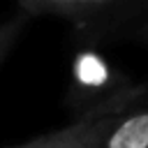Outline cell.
Segmentation results:
<instances>
[{
  "label": "cell",
  "instance_id": "cell-1",
  "mask_svg": "<svg viewBox=\"0 0 148 148\" xmlns=\"http://www.w3.org/2000/svg\"><path fill=\"white\" fill-rule=\"evenodd\" d=\"M143 92V88H130L118 90L116 95L97 102L88 111H83L74 123L65 125L58 132L37 136L28 143L14 146V148H92L97 139L132 106V102Z\"/></svg>",
  "mask_w": 148,
  "mask_h": 148
},
{
  "label": "cell",
  "instance_id": "cell-2",
  "mask_svg": "<svg viewBox=\"0 0 148 148\" xmlns=\"http://www.w3.org/2000/svg\"><path fill=\"white\" fill-rule=\"evenodd\" d=\"M92 148H148V109L125 111Z\"/></svg>",
  "mask_w": 148,
  "mask_h": 148
},
{
  "label": "cell",
  "instance_id": "cell-3",
  "mask_svg": "<svg viewBox=\"0 0 148 148\" xmlns=\"http://www.w3.org/2000/svg\"><path fill=\"white\" fill-rule=\"evenodd\" d=\"M116 5H120V0H21V7L30 14L51 12L79 23H83L90 16H99Z\"/></svg>",
  "mask_w": 148,
  "mask_h": 148
},
{
  "label": "cell",
  "instance_id": "cell-4",
  "mask_svg": "<svg viewBox=\"0 0 148 148\" xmlns=\"http://www.w3.org/2000/svg\"><path fill=\"white\" fill-rule=\"evenodd\" d=\"M28 16H30V12L23 9L21 14H16V16H12V18H7V21L0 23V65L7 58L9 49L14 46V42L18 39V35L23 32V28L28 23Z\"/></svg>",
  "mask_w": 148,
  "mask_h": 148
}]
</instances>
